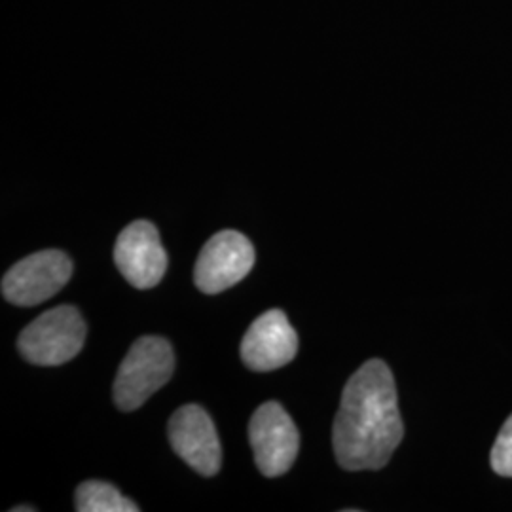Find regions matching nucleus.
I'll return each mask as SVG.
<instances>
[{
    "label": "nucleus",
    "mask_w": 512,
    "mask_h": 512,
    "mask_svg": "<svg viewBox=\"0 0 512 512\" xmlns=\"http://www.w3.org/2000/svg\"><path fill=\"white\" fill-rule=\"evenodd\" d=\"M403 437L393 372L380 359L366 361L342 391L332 429L336 461L346 471H378Z\"/></svg>",
    "instance_id": "f257e3e1"
},
{
    "label": "nucleus",
    "mask_w": 512,
    "mask_h": 512,
    "mask_svg": "<svg viewBox=\"0 0 512 512\" xmlns=\"http://www.w3.org/2000/svg\"><path fill=\"white\" fill-rule=\"evenodd\" d=\"M175 353L162 336H143L129 348L114 380V403L131 412L141 408L173 376Z\"/></svg>",
    "instance_id": "f03ea898"
},
{
    "label": "nucleus",
    "mask_w": 512,
    "mask_h": 512,
    "mask_svg": "<svg viewBox=\"0 0 512 512\" xmlns=\"http://www.w3.org/2000/svg\"><path fill=\"white\" fill-rule=\"evenodd\" d=\"M86 342V323L74 306L44 311L19 334L21 357L38 366H59L74 359Z\"/></svg>",
    "instance_id": "7ed1b4c3"
},
{
    "label": "nucleus",
    "mask_w": 512,
    "mask_h": 512,
    "mask_svg": "<svg viewBox=\"0 0 512 512\" xmlns=\"http://www.w3.org/2000/svg\"><path fill=\"white\" fill-rule=\"evenodd\" d=\"M73 275V262L63 251L48 249L27 256L2 277V296L6 302L31 308L59 293Z\"/></svg>",
    "instance_id": "20e7f679"
},
{
    "label": "nucleus",
    "mask_w": 512,
    "mask_h": 512,
    "mask_svg": "<svg viewBox=\"0 0 512 512\" xmlns=\"http://www.w3.org/2000/svg\"><path fill=\"white\" fill-rule=\"evenodd\" d=\"M249 440L256 467L268 478L285 475L300 450V435L293 418L279 403H264L251 418Z\"/></svg>",
    "instance_id": "39448f33"
},
{
    "label": "nucleus",
    "mask_w": 512,
    "mask_h": 512,
    "mask_svg": "<svg viewBox=\"0 0 512 512\" xmlns=\"http://www.w3.org/2000/svg\"><path fill=\"white\" fill-rule=\"evenodd\" d=\"M255 247L236 230H222L203 245L194 268V281L205 294H219L251 274Z\"/></svg>",
    "instance_id": "423d86ee"
},
{
    "label": "nucleus",
    "mask_w": 512,
    "mask_h": 512,
    "mask_svg": "<svg viewBox=\"0 0 512 512\" xmlns=\"http://www.w3.org/2000/svg\"><path fill=\"white\" fill-rule=\"evenodd\" d=\"M114 262L135 289L156 287L167 270V253L156 226L148 220H135L126 226L116 239Z\"/></svg>",
    "instance_id": "0eeeda50"
},
{
    "label": "nucleus",
    "mask_w": 512,
    "mask_h": 512,
    "mask_svg": "<svg viewBox=\"0 0 512 512\" xmlns=\"http://www.w3.org/2000/svg\"><path fill=\"white\" fill-rule=\"evenodd\" d=\"M169 440L175 454L196 473L215 476L220 471L222 450L215 423L198 404H186L169 420Z\"/></svg>",
    "instance_id": "6e6552de"
},
{
    "label": "nucleus",
    "mask_w": 512,
    "mask_h": 512,
    "mask_svg": "<svg viewBox=\"0 0 512 512\" xmlns=\"http://www.w3.org/2000/svg\"><path fill=\"white\" fill-rule=\"evenodd\" d=\"M298 351V336L281 310L262 313L241 342L243 363L256 372H270L289 365Z\"/></svg>",
    "instance_id": "1a4fd4ad"
},
{
    "label": "nucleus",
    "mask_w": 512,
    "mask_h": 512,
    "mask_svg": "<svg viewBox=\"0 0 512 512\" xmlns=\"http://www.w3.org/2000/svg\"><path fill=\"white\" fill-rule=\"evenodd\" d=\"M76 511L78 512H137L139 507L116 486L101 480H88L76 490Z\"/></svg>",
    "instance_id": "9d476101"
},
{
    "label": "nucleus",
    "mask_w": 512,
    "mask_h": 512,
    "mask_svg": "<svg viewBox=\"0 0 512 512\" xmlns=\"http://www.w3.org/2000/svg\"><path fill=\"white\" fill-rule=\"evenodd\" d=\"M490 463H492L495 475L511 476L512 478V414L509 416V420L505 421V425L501 427V433L495 440Z\"/></svg>",
    "instance_id": "9b49d317"
},
{
    "label": "nucleus",
    "mask_w": 512,
    "mask_h": 512,
    "mask_svg": "<svg viewBox=\"0 0 512 512\" xmlns=\"http://www.w3.org/2000/svg\"><path fill=\"white\" fill-rule=\"evenodd\" d=\"M37 511V509H35V507H25V505H23V507H14V509H12V512H35Z\"/></svg>",
    "instance_id": "f8f14e48"
}]
</instances>
